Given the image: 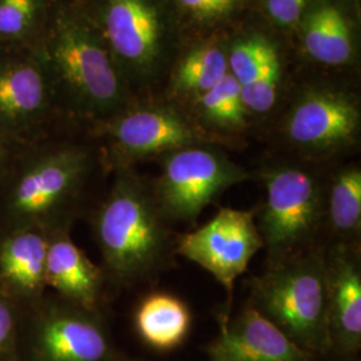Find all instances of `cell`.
<instances>
[{"mask_svg":"<svg viewBox=\"0 0 361 361\" xmlns=\"http://www.w3.org/2000/svg\"><path fill=\"white\" fill-rule=\"evenodd\" d=\"M360 106L344 91L314 87L302 91L283 122L285 140L302 155L324 158L357 142Z\"/></svg>","mask_w":361,"mask_h":361,"instance_id":"30bf717a","label":"cell"},{"mask_svg":"<svg viewBox=\"0 0 361 361\" xmlns=\"http://www.w3.org/2000/svg\"><path fill=\"white\" fill-rule=\"evenodd\" d=\"M59 116L38 54L0 47V137L20 147L49 133Z\"/></svg>","mask_w":361,"mask_h":361,"instance_id":"9c48e42d","label":"cell"},{"mask_svg":"<svg viewBox=\"0 0 361 361\" xmlns=\"http://www.w3.org/2000/svg\"><path fill=\"white\" fill-rule=\"evenodd\" d=\"M94 165L89 145L54 141L49 133L18 147L0 180L3 232L67 229Z\"/></svg>","mask_w":361,"mask_h":361,"instance_id":"7a4b0ae2","label":"cell"},{"mask_svg":"<svg viewBox=\"0 0 361 361\" xmlns=\"http://www.w3.org/2000/svg\"><path fill=\"white\" fill-rule=\"evenodd\" d=\"M18 337L15 302L0 292V361H15L18 355Z\"/></svg>","mask_w":361,"mask_h":361,"instance_id":"603a6c76","label":"cell"},{"mask_svg":"<svg viewBox=\"0 0 361 361\" xmlns=\"http://www.w3.org/2000/svg\"><path fill=\"white\" fill-rule=\"evenodd\" d=\"M91 130L104 141L106 162L113 170L214 138L170 106L130 104L116 116L94 123Z\"/></svg>","mask_w":361,"mask_h":361,"instance_id":"52a82bcc","label":"cell"},{"mask_svg":"<svg viewBox=\"0 0 361 361\" xmlns=\"http://www.w3.org/2000/svg\"><path fill=\"white\" fill-rule=\"evenodd\" d=\"M325 229L331 241L360 244L361 170L356 165L336 170L326 178Z\"/></svg>","mask_w":361,"mask_h":361,"instance_id":"d6986e66","label":"cell"},{"mask_svg":"<svg viewBox=\"0 0 361 361\" xmlns=\"http://www.w3.org/2000/svg\"><path fill=\"white\" fill-rule=\"evenodd\" d=\"M159 158L161 171L150 188L168 224L194 222L229 188L250 178L245 169L207 143L182 147Z\"/></svg>","mask_w":361,"mask_h":361,"instance_id":"8992f818","label":"cell"},{"mask_svg":"<svg viewBox=\"0 0 361 361\" xmlns=\"http://www.w3.org/2000/svg\"><path fill=\"white\" fill-rule=\"evenodd\" d=\"M229 73L228 55L216 43L193 49L177 67L173 90L182 98L195 101L212 90Z\"/></svg>","mask_w":361,"mask_h":361,"instance_id":"44dd1931","label":"cell"},{"mask_svg":"<svg viewBox=\"0 0 361 361\" xmlns=\"http://www.w3.org/2000/svg\"><path fill=\"white\" fill-rule=\"evenodd\" d=\"M360 244L329 241L325 245L329 344L344 352L360 347Z\"/></svg>","mask_w":361,"mask_h":361,"instance_id":"4fadbf2b","label":"cell"},{"mask_svg":"<svg viewBox=\"0 0 361 361\" xmlns=\"http://www.w3.org/2000/svg\"><path fill=\"white\" fill-rule=\"evenodd\" d=\"M49 241L50 234L32 228L0 234V292L13 302L42 300Z\"/></svg>","mask_w":361,"mask_h":361,"instance_id":"9a60e30c","label":"cell"},{"mask_svg":"<svg viewBox=\"0 0 361 361\" xmlns=\"http://www.w3.org/2000/svg\"><path fill=\"white\" fill-rule=\"evenodd\" d=\"M325 245L271 265L250 281L249 304L312 355L331 345Z\"/></svg>","mask_w":361,"mask_h":361,"instance_id":"277c9868","label":"cell"},{"mask_svg":"<svg viewBox=\"0 0 361 361\" xmlns=\"http://www.w3.org/2000/svg\"><path fill=\"white\" fill-rule=\"evenodd\" d=\"M31 361H110L111 344L97 310L61 301L40 305L31 329Z\"/></svg>","mask_w":361,"mask_h":361,"instance_id":"7c38bea8","label":"cell"},{"mask_svg":"<svg viewBox=\"0 0 361 361\" xmlns=\"http://www.w3.org/2000/svg\"><path fill=\"white\" fill-rule=\"evenodd\" d=\"M259 178L265 194L256 224L268 267L324 244L326 180L290 162L265 166Z\"/></svg>","mask_w":361,"mask_h":361,"instance_id":"5b68a950","label":"cell"},{"mask_svg":"<svg viewBox=\"0 0 361 361\" xmlns=\"http://www.w3.org/2000/svg\"><path fill=\"white\" fill-rule=\"evenodd\" d=\"M312 0H265V10L280 27H293L301 22Z\"/></svg>","mask_w":361,"mask_h":361,"instance_id":"d4e9b609","label":"cell"},{"mask_svg":"<svg viewBox=\"0 0 361 361\" xmlns=\"http://www.w3.org/2000/svg\"><path fill=\"white\" fill-rule=\"evenodd\" d=\"M262 247L256 210L229 207H221L204 226L176 241V252L209 271L229 295L237 277Z\"/></svg>","mask_w":361,"mask_h":361,"instance_id":"8fae6325","label":"cell"},{"mask_svg":"<svg viewBox=\"0 0 361 361\" xmlns=\"http://www.w3.org/2000/svg\"><path fill=\"white\" fill-rule=\"evenodd\" d=\"M194 104L198 118L209 128L237 133L247 126L249 113L243 101L240 85L231 73L212 90L198 97Z\"/></svg>","mask_w":361,"mask_h":361,"instance_id":"7402d4cb","label":"cell"},{"mask_svg":"<svg viewBox=\"0 0 361 361\" xmlns=\"http://www.w3.org/2000/svg\"><path fill=\"white\" fill-rule=\"evenodd\" d=\"M54 0H0V47L40 54Z\"/></svg>","mask_w":361,"mask_h":361,"instance_id":"ffe728a7","label":"cell"},{"mask_svg":"<svg viewBox=\"0 0 361 361\" xmlns=\"http://www.w3.org/2000/svg\"><path fill=\"white\" fill-rule=\"evenodd\" d=\"M302 43L312 59L328 66L347 65L353 39L345 13L329 0H320L302 18Z\"/></svg>","mask_w":361,"mask_h":361,"instance_id":"e0dca14e","label":"cell"},{"mask_svg":"<svg viewBox=\"0 0 361 361\" xmlns=\"http://www.w3.org/2000/svg\"><path fill=\"white\" fill-rule=\"evenodd\" d=\"M39 56L59 116L98 123L131 102L129 82L75 0H54Z\"/></svg>","mask_w":361,"mask_h":361,"instance_id":"6da1fadb","label":"cell"},{"mask_svg":"<svg viewBox=\"0 0 361 361\" xmlns=\"http://www.w3.org/2000/svg\"><path fill=\"white\" fill-rule=\"evenodd\" d=\"M116 180L94 217V234L104 273L116 283L153 279L176 250L152 188L131 168L116 169Z\"/></svg>","mask_w":361,"mask_h":361,"instance_id":"3957f363","label":"cell"},{"mask_svg":"<svg viewBox=\"0 0 361 361\" xmlns=\"http://www.w3.org/2000/svg\"><path fill=\"white\" fill-rule=\"evenodd\" d=\"M16 149L18 147H13V145H10L0 137V180L4 177L6 171L10 168Z\"/></svg>","mask_w":361,"mask_h":361,"instance_id":"484cf974","label":"cell"},{"mask_svg":"<svg viewBox=\"0 0 361 361\" xmlns=\"http://www.w3.org/2000/svg\"><path fill=\"white\" fill-rule=\"evenodd\" d=\"M98 30L123 77L150 75L164 49L165 23L154 0H75Z\"/></svg>","mask_w":361,"mask_h":361,"instance_id":"ba28073f","label":"cell"},{"mask_svg":"<svg viewBox=\"0 0 361 361\" xmlns=\"http://www.w3.org/2000/svg\"><path fill=\"white\" fill-rule=\"evenodd\" d=\"M192 325L190 310L174 295L157 292L145 297L135 310V328L143 343L157 350L180 347Z\"/></svg>","mask_w":361,"mask_h":361,"instance_id":"ac0fdd59","label":"cell"},{"mask_svg":"<svg viewBox=\"0 0 361 361\" xmlns=\"http://www.w3.org/2000/svg\"><path fill=\"white\" fill-rule=\"evenodd\" d=\"M104 279V271L71 241L68 229L50 234L46 285L54 288L62 300L83 310H98Z\"/></svg>","mask_w":361,"mask_h":361,"instance_id":"2e32d148","label":"cell"},{"mask_svg":"<svg viewBox=\"0 0 361 361\" xmlns=\"http://www.w3.org/2000/svg\"><path fill=\"white\" fill-rule=\"evenodd\" d=\"M240 1L241 0H176L185 13L202 22H213L229 16Z\"/></svg>","mask_w":361,"mask_h":361,"instance_id":"cb8c5ba5","label":"cell"},{"mask_svg":"<svg viewBox=\"0 0 361 361\" xmlns=\"http://www.w3.org/2000/svg\"><path fill=\"white\" fill-rule=\"evenodd\" d=\"M207 353L212 361H310L312 357L250 304L232 322H222Z\"/></svg>","mask_w":361,"mask_h":361,"instance_id":"5bb4252c","label":"cell"}]
</instances>
